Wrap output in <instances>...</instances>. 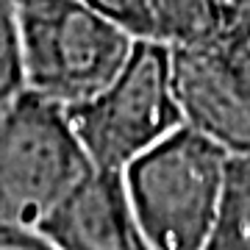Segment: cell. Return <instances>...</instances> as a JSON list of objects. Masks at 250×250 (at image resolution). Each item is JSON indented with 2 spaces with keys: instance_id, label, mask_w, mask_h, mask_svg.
Segmentation results:
<instances>
[{
  "instance_id": "cell-11",
  "label": "cell",
  "mask_w": 250,
  "mask_h": 250,
  "mask_svg": "<svg viewBox=\"0 0 250 250\" xmlns=\"http://www.w3.org/2000/svg\"><path fill=\"white\" fill-rule=\"evenodd\" d=\"M0 250H53V245L36 228H9V225H0Z\"/></svg>"
},
{
  "instance_id": "cell-7",
  "label": "cell",
  "mask_w": 250,
  "mask_h": 250,
  "mask_svg": "<svg viewBox=\"0 0 250 250\" xmlns=\"http://www.w3.org/2000/svg\"><path fill=\"white\" fill-rule=\"evenodd\" d=\"M206 250H250V153L231 156Z\"/></svg>"
},
{
  "instance_id": "cell-3",
  "label": "cell",
  "mask_w": 250,
  "mask_h": 250,
  "mask_svg": "<svg viewBox=\"0 0 250 250\" xmlns=\"http://www.w3.org/2000/svg\"><path fill=\"white\" fill-rule=\"evenodd\" d=\"M92 170L123 175L139 156L184 128L164 42H136L123 70L78 106L64 108Z\"/></svg>"
},
{
  "instance_id": "cell-6",
  "label": "cell",
  "mask_w": 250,
  "mask_h": 250,
  "mask_svg": "<svg viewBox=\"0 0 250 250\" xmlns=\"http://www.w3.org/2000/svg\"><path fill=\"white\" fill-rule=\"evenodd\" d=\"M53 250H153L120 172L89 170L36 225Z\"/></svg>"
},
{
  "instance_id": "cell-10",
  "label": "cell",
  "mask_w": 250,
  "mask_h": 250,
  "mask_svg": "<svg viewBox=\"0 0 250 250\" xmlns=\"http://www.w3.org/2000/svg\"><path fill=\"white\" fill-rule=\"evenodd\" d=\"M25 92L22 67L17 47V22H14V0H0V108Z\"/></svg>"
},
{
  "instance_id": "cell-5",
  "label": "cell",
  "mask_w": 250,
  "mask_h": 250,
  "mask_svg": "<svg viewBox=\"0 0 250 250\" xmlns=\"http://www.w3.org/2000/svg\"><path fill=\"white\" fill-rule=\"evenodd\" d=\"M170 59L184 125L231 156L250 153V17L236 0L211 34L170 45Z\"/></svg>"
},
{
  "instance_id": "cell-12",
  "label": "cell",
  "mask_w": 250,
  "mask_h": 250,
  "mask_svg": "<svg viewBox=\"0 0 250 250\" xmlns=\"http://www.w3.org/2000/svg\"><path fill=\"white\" fill-rule=\"evenodd\" d=\"M236 6H239V9H242V11H245V14L250 17V0H236Z\"/></svg>"
},
{
  "instance_id": "cell-4",
  "label": "cell",
  "mask_w": 250,
  "mask_h": 250,
  "mask_svg": "<svg viewBox=\"0 0 250 250\" xmlns=\"http://www.w3.org/2000/svg\"><path fill=\"white\" fill-rule=\"evenodd\" d=\"M89 170L62 106L22 92L0 108V225L36 228Z\"/></svg>"
},
{
  "instance_id": "cell-2",
  "label": "cell",
  "mask_w": 250,
  "mask_h": 250,
  "mask_svg": "<svg viewBox=\"0 0 250 250\" xmlns=\"http://www.w3.org/2000/svg\"><path fill=\"white\" fill-rule=\"evenodd\" d=\"M25 92L72 108L123 70L134 39L81 0H14Z\"/></svg>"
},
{
  "instance_id": "cell-9",
  "label": "cell",
  "mask_w": 250,
  "mask_h": 250,
  "mask_svg": "<svg viewBox=\"0 0 250 250\" xmlns=\"http://www.w3.org/2000/svg\"><path fill=\"white\" fill-rule=\"evenodd\" d=\"M81 3L134 42H161L159 17L150 0H81Z\"/></svg>"
},
{
  "instance_id": "cell-1",
  "label": "cell",
  "mask_w": 250,
  "mask_h": 250,
  "mask_svg": "<svg viewBox=\"0 0 250 250\" xmlns=\"http://www.w3.org/2000/svg\"><path fill=\"white\" fill-rule=\"evenodd\" d=\"M231 153L195 128H178L123 172L134 217L153 250H206Z\"/></svg>"
},
{
  "instance_id": "cell-8",
  "label": "cell",
  "mask_w": 250,
  "mask_h": 250,
  "mask_svg": "<svg viewBox=\"0 0 250 250\" xmlns=\"http://www.w3.org/2000/svg\"><path fill=\"white\" fill-rule=\"evenodd\" d=\"M164 45H184L211 34L233 0H150Z\"/></svg>"
}]
</instances>
